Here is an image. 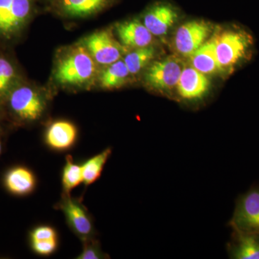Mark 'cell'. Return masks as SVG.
Masks as SVG:
<instances>
[{"label": "cell", "instance_id": "cell-23", "mask_svg": "<svg viewBox=\"0 0 259 259\" xmlns=\"http://www.w3.org/2000/svg\"><path fill=\"white\" fill-rule=\"evenodd\" d=\"M83 249L78 255V259H102L107 258V255L103 253L100 243L96 238L83 241Z\"/></svg>", "mask_w": 259, "mask_h": 259}, {"label": "cell", "instance_id": "cell-26", "mask_svg": "<svg viewBox=\"0 0 259 259\" xmlns=\"http://www.w3.org/2000/svg\"><path fill=\"white\" fill-rule=\"evenodd\" d=\"M30 241H44L57 238V233L54 228L40 226L34 228L30 235Z\"/></svg>", "mask_w": 259, "mask_h": 259}, {"label": "cell", "instance_id": "cell-1", "mask_svg": "<svg viewBox=\"0 0 259 259\" xmlns=\"http://www.w3.org/2000/svg\"><path fill=\"white\" fill-rule=\"evenodd\" d=\"M251 35L240 28L227 29L215 36V50L221 71H233L248 60L253 52Z\"/></svg>", "mask_w": 259, "mask_h": 259}, {"label": "cell", "instance_id": "cell-8", "mask_svg": "<svg viewBox=\"0 0 259 259\" xmlns=\"http://www.w3.org/2000/svg\"><path fill=\"white\" fill-rule=\"evenodd\" d=\"M85 46L97 63L110 65L120 60L125 53L124 48L112 37L108 31L92 34L85 40Z\"/></svg>", "mask_w": 259, "mask_h": 259}, {"label": "cell", "instance_id": "cell-11", "mask_svg": "<svg viewBox=\"0 0 259 259\" xmlns=\"http://www.w3.org/2000/svg\"><path fill=\"white\" fill-rule=\"evenodd\" d=\"M178 18L176 10L167 4L155 5L144 16V24L153 36L165 35Z\"/></svg>", "mask_w": 259, "mask_h": 259}, {"label": "cell", "instance_id": "cell-14", "mask_svg": "<svg viewBox=\"0 0 259 259\" xmlns=\"http://www.w3.org/2000/svg\"><path fill=\"white\" fill-rule=\"evenodd\" d=\"M192 66L199 72L207 75L221 71L215 50V36L205 42L192 54Z\"/></svg>", "mask_w": 259, "mask_h": 259}, {"label": "cell", "instance_id": "cell-21", "mask_svg": "<svg viewBox=\"0 0 259 259\" xmlns=\"http://www.w3.org/2000/svg\"><path fill=\"white\" fill-rule=\"evenodd\" d=\"M30 0H13L10 22V32H13L28 18L30 13Z\"/></svg>", "mask_w": 259, "mask_h": 259}, {"label": "cell", "instance_id": "cell-9", "mask_svg": "<svg viewBox=\"0 0 259 259\" xmlns=\"http://www.w3.org/2000/svg\"><path fill=\"white\" fill-rule=\"evenodd\" d=\"M177 88L180 96L185 100H199L208 91L209 81L205 74L192 66L184 68Z\"/></svg>", "mask_w": 259, "mask_h": 259}, {"label": "cell", "instance_id": "cell-15", "mask_svg": "<svg viewBox=\"0 0 259 259\" xmlns=\"http://www.w3.org/2000/svg\"><path fill=\"white\" fill-rule=\"evenodd\" d=\"M112 0H59L61 10L72 17H86L106 8Z\"/></svg>", "mask_w": 259, "mask_h": 259}, {"label": "cell", "instance_id": "cell-27", "mask_svg": "<svg viewBox=\"0 0 259 259\" xmlns=\"http://www.w3.org/2000/svg\"><path fill=\"white\" fill-rule=\"evenodd\" d=\"M2 148H3V145H2L1 140H0V154H1L2 153Z\"/></svg>", "mask_w": 259, "mask_h": 259}, {"label": "cell", "instance_id": "cell-16", "mask_svg": "<svg viewBox=\"0 0 259 259\" xmlns=\"http://www.w3.org/2000/svg\"><path fill=\"white\" fill-rule=\"evenodd\" d=\"M231 253L233 258L259 259V235L236 232Z\"/></svg>", "mask_w": 259, "mask_h": 259}, {"label": "cell", "instance_id": "cell-18", "mask_svg": "<svg viewBox=\"0 0 259 259\" xmlns=\"http://www.w3.org/2000/svg\"><path fill=\"white\" fill-rule=\"evenodd\" d=\"M130 75L129 70L123 60H118L109 65L100 76V83L105 89L122 86Z\"/></svg>", "mask_w": 259, "mask_h": 259}, {"label": "cell", "instance_id": "cell-17", "mask_svg": "<svg viewBox=\"0 0 259 259\" xmlns=\"http://www.w3.org/2000/svg\"><path fill=\"white\" fill-rule=\"evenodd\" d=\"M112 153V149L107 148L103 151L89 158L81 165L82 168L83 184L85 187L93 185L99 180L107 160Z\"/></svg>", "mask_w": 259, "mask_h": 259}, {"label": "cell", "instance_id": "cell-5", "mask_svg": "<svg viewBox=\"0 0 259 259\" xmlns=\"http://www.w3.org/2000/svg\"><path fill=\"white\" fill-rule=\"evenodd\" d=\"M231 224L237 233L259 235V189H253L239 199Z\"/></svg>", "mask_w": 259, "mask_h": 259}, {"label": "cell", "instance_id": "cell-3", "mask_svg": "<svg viewBox=\"0 0 259 259\" xmlns=\"http://www.w3.org/2000/svg\"><path fill=\"white\" fill-rule=\"evenodd\" d=\"M56 208L64 213L70 229L81 241L95 238L96 231L93 218L79 199L73 198L71 194L62 193Z\"/></svg>", "mask_w": 259, "mask_h": 259}, {"label": "cell", "instance_id": "cell-22", "mask_svg": "<svg viewBox=\"0 0 259 259\" xmlns=\"http://www.w3.org/2000/svg\"><path fill=\"white\" fill-rule=\"evenodd\" d=\"M15 70L9 61L0 58V97L8 92L14 79Z\"/></svg>", "mask_w": 259, "mask_h": 259}, {"label": "cell", "instance_id": "cell-25", "mask_svg": "<svg viewBox=\"0 0 259 259\" xmlns=\"http://www.w3.org/2000/svg\"><path fill=\"white\" fill-rule=\"evenodd\" d=\"M13 0H0V32L9 33Z\"/></svg>", "mask_w": 259, "mask_h": 259}, {"label": "cell", "instance_id": "cell-24", "mask_svg": "<svg viewBox=\"0 0 259 259\" xmlns=\"http://www.w3.org/2000/svg\"><path fill=\"white\" fill-rule=\"evenodd\" d=\"M32 249L37 254L47 256L54 253L57 248L58 238L44 241H30Z\"/></svg>", "mask_w": 259, "mask_h": 259}, {"label": "cell", "instance_id": "cell-4", "mask_svg": "<svg viewBox=\"0 0 259 259\" xmlns=\"http://www.w3.org/2000/svg\"><path fill=\"white\" fill-rule=\"evenodd\" d=\"M10 106L20 120L34 122L41 118L47 108V102L35 90L29 87H20L12 93Z\"/></svg>", "mask_w": 259, "mask_h": 259}, {"label": "cell", "instance_id": "cell-13", "mask_svg": "<svg viewBox=\"0 0 259 259\" xmlns=\"http://www.w3.org/2000/svg\"><path fill=\"white\" fill-rule=\"evenodd\" d=\"M5 187L10 193L24 196L31 193L36 186V178L31 170L24 166H16L7 172Z\"/></svg>", "mask_w": 259, "mask_h": 259}, {"label": "cell", "instance_id": "cell-20", "mask_svg": "<svg viewBox=\"0 0 259 259\" xmlns=\"http://www.w3.org/2000/svg\"><path fill=\"white\" fill-rule=\"evenodd\" d=\"M62 189L64 194H71V191L83 184L81 165L74 161L71 155H67L62 171Z\"/></svg>", "mask_w": 259, "mask_h": 259}, {"label": "cell", "instance_id": "cell-6", "mask_svg": "<svg viewBox=\"0 0 259 259\" xmlns=\"http://www.w3.org/2000/svg\"><path fill=\"white\" fill-rule=\"evenodd\" d=\"M183 69L180 61L175 57L156 61L146 72V83L155 90L169 91L177 88Z\"/></svg>", "mask_w": 259, "mask_h": 259}, {"label": "cell", "instance_id": "cell-7", "mask_svg": "<svg viewBox=\"0 0 259 259\" xmlns=\"http://www.w3.org/2000/svg\"><path fill=\"white\" fill-rule=\"evenodd\" d=\"M210 32V26L204 21L187 22L177 29L175 47L180 54L190 57L207 40Z\"/></svg>", "mask_w": 259, "mask_h": 259}, {"label": "cell", "instance_id": "cell-10", "mask_svg": "<svg viewBox=\"0 0 259 259\" xmlns=\"http://www.w3.org/2000/svg\"><path fill=\"white\" fill-rule=\"evenodd\" d=\"M76 139L77 129L69 121H55L46 131V144L54 151H67L74 146Z\"/></svg>", "mask_w": 259, "mask_h": 259}, {"label": "cell", "instance_id": "cell-2", "mask_svg": "<svg viewBox=\"0 0 259 259\" xmlns=\"http://www.w3.org/2000/svg\"><path fill=\"white\" fill-rule=\"evenodd\" d=\"M95 73V64L88 49H75L58 64L55 78L61 84L80 85L88 82Z\"/></svg>", "mask_w": 259, "mask_h": 259}, {"label": "cell", "instance_id": "cell-12", "mask_svg": "<svg viewBox=\"0 0 259 259\" xmlns=\"http://www.w3.org/2000/svg\"><path fill=\"white\" fill-rule=\"evenodd\" d=\"M117 35L125 47L139 49L148 47L153 40L152 33L139 20H132L117 25Z\"/></svg>", "mask_w": 259, "mask_h": 259}, {"label": "cell", "instance_id": "cell-19", "mask_svg": "<svg viewBox=\"0 0 259 259\" xmlns=\"http://www.w3.org/2000/svg\"><path fill=\"white\" fill-rule=\"evenodd\" d=\"M156 56L154 48L148 47L139 48L128 53L124 58L123 61L129 70L130 74L139 73Z\"/></svg>", "mask_w": 259, "mask_h": 259}]
</instances>
